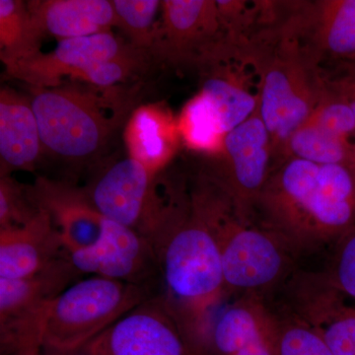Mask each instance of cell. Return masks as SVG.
<instances>
[{
	"instance_id": "cell-1",
	"label": "cell",
	"mask_w": 355,
	"mask_h": 355,
	"mask_svg": "<svg viewBox=\"0 0 355 355\" xmlns=\"http://www.w3.org/2000/svg\"><path fill=\"white\" fill-rule=\"evenodd\" d=\"M254 218L296 254L336 244L355 229V165L286 159L270 173Z\"/></svg>"
},
{
	"instance_id": "cell-2",
	"label": "cell",
	"mask_w": 355,
	"mask_h": 355,
	"mask_svg": "<svg viewBox=\"0 0 355 355\" xmlns=\"http://www.w3.org/2000/svg\"><path fill=\"white\" fill-rule=\"evenodd\" d=\"M163 293L198 354L209 355L217 307L226 297L218 245L187 193L153 245Z\"/></svg>"
},
{
	"instance_id": "cell-3",
	"label": "cell",
	"mask_w": 355,
	"mask_h": 355,
	"mask_svg": "<svg viewBox=\"0 0 355 355\" xmlns=\"http://www.w3.org/2000/svg\"><path fill=\"white\" fill-rule=\"evenodd\" d=\"M242 51L259 77V113L270 133L273 170L286 160L287 142L321 101L327 76L277 21L250 35Z\"/></svg>"
},
{
	"instance_id": "cell-4",
	"label": "cell",
	"mask_w": 355,
	"mask_h": 355,
	"mask_svg": "<svg viewBox=\"0 0 355 355\" xmlns=\"http://www.w3.org/2000/svg\"><path fill=\"white\" fill-rule=\"evenodd\" d=\"M198 214L219 248L226 296L265 297L293 272L294 253L279 235L238 212L232 198L207 173L190 191Z\"/></svg>"
},
{
	"instance_id": "cell-5",
	"label": "cell",
	"mask_w": 355,
	"mask_h": 355,
	"mask_svg": "<svg viewBox=\"0 0 355 355\" xmlns=\"http://www.w3.org/2000/svg\"><path fill=\"white\" fill-rule=\"evenodd\" d=\"M32 91L43 148L73 165L97 157L133 111L132 96L116 86L71 83Z\"/></svg>"
},
{
	"instance_id": "cell-6",
	"label": "cell",
	"mask_w": 355,
	"mask_h": 355,
	"mask_svg": "<svg viewBox=\"0 0 355 355\" xmlns=\"http://www.w3.org/2000/svg\"><path fill=\"white\" fill-rule=\"evenodd\" d=\"M149 287L101 277L71 284L49 308L43 347L72 352L149 299Z\"/></svg>"
},
{
	"instance_id": "cell-7",
	"label": "cell",
	"mask_w": 355,
	"mask_h": 355,
	"mask_svg": "<svg viewBox=\"0 0 355 355\" xmlns=\"http://www.w3.org/2000/svg\"><path fill=\"white\" fill-rule=\"evenodd\" d=\"M159 175L128 157L109 166L83 191L103 216L135 231L153 247L184 189L167 184L160 193Z\"/></svg>"
},
{
	"instance_id": "cell-8",
	"label": "cell",
	"mask_w": 355,
	"mask_h": 355,
	"mask_svg": "<svg viewBox=\"0 0 355 355\" xmlns=\"http://www.w3.org/2000/svg\"><path fill=\"white\" fill-rule=\"evenodd\" d=\"M80 275L69 257L21 279H0V347L11 355L26 345L43 343L44 320L55 298Z\"/></svg>"
},
{
	"instance_id": "cell-9",
	"label": "cell",
	"mask_w": 355,
	"mask_h": 355,
	"mask_svg": "<svg viewBox=\"0 0 355 355\" xmlns=\"http://www.w3.org/2000/svg\"><path fill=\"white\" fill-rule=\"evenodd\" d=\"M210 160L205 173L232 198L242 216L256 220L257 203L272 171L270 133L259 108L226 135L220 155Z\"/></svg>"
},
{
	"instance_id": "cell-10",
	"label": "cell",
	"mask_w": 355,
	"mask_h": 355,
	"mask_svg": "<svg viewBox=\"0 0 355 355\" xmlns=\"http://www.w3.org/2000/svg\"><path fill=\"white\" fill-rule=\"evenodd\" d=\"M277 21L320 65L355 60V0L279 1Z\"/></svg>"
},
{
	"instance_id": "cell-11",
	"label": "cell",
	"mask_w": 355,
	"mask_h": 355,
	"mask_svg": "<svg viewBox=\"0 0 355 355\" xmlns=\"http://www.w3.org/2000/svg\"><path fill=\"white\" fill-rule=\"evenodd\" d=\"M161 10L153 60L200 67L227 40L214 0H165Z\"/></svg>"
},
{
	"instance_id": "cell-12",
	"label": "cell",
	"mask_w": 355,
	"mask_h": 355,
	"mask_svg": "<svg viewBox=\"0 0 355 355\" xmlns=\"http://www.w3.org/2000/svg\"><path fill=\"white\" fill-rule=\"evenodd\" d=\"M87 345L95 355H200L159 296L147 299Z\"/></svg>"
},
{
	"instance_id": "cell-13",
	"label": "cell",
	"mask_w": 355,
	"mask_h": 355,
	"mask_svg": "<svg viewBox=\"0 0 355 355\" xmlns=\"http://www.w3.org/2000/svg\"><path fill=\"white\" fill-rule=\"evenodd\" d=\"M135 50L139 49L121 41L112 32L62 40L53 51H41L34 57L9 65L6 72L32 88L58 87L64 85L65 78L74 80L91 65L123 57Z\"/></svg>"
},
{
	"instance_id": "cell-14",
	"label": "cell",
	"mask_w": 355,
	"mask_h": 355,
	"mask_svg": "<svg viewBox=\"0 0 355 355\" xmlns=\"http://www.w3.org/2000/svg\"><path fill=\"white\" fill-rule=\"evenodd\" d=\"M292 314L309 324L335 355H355V305L317 273L289 279Z\"/></svg>"
},
{
	"instance_id": "cell-15",
	"label": "cell",
	"mask_w": 355,
	"mask_h": 355,
	"mask_svg": "<svg viewBox=\"0 0 355 355\" xmlns=\"http://www.w3.org/2000/svg\"><path fill=\"white\" fill-rule=\"evenodd\" d=\"M279 316L265 298L245 294L216 317L209 355H279Z\"/></svg>"
},
{
	"instance_id": "cell-16",
	"label": "cell",
	"mask_w": 355,
	"mask_h": 355,
	"mask_svg": "<svg viewBox=\"0 0 355 355\" xmlns=\"http://www.w3.org/2000/svg\"><path fill=\"white\" fill-rule=\"evenodd\" d=\"M29 191L33 202L51 216L67 257L90 251L102 242L107 218L93 207L83 189L40 178Z\"/></svg>"
},
{
	"instance_id": "cell-17",
	"label": "cell",
	"mask_w": 355,
	"mask_h": 355,
	"mask_svg": "<svg viewBox=\"0 0 355 355\" xmlns=\"http://www.w3.org/2000/svg\"><path fill=\"white\" fill-rule=\"evenodd\" d=\"M79 273L147 286L157 272L153 245L121 224L107 219L106 232L95 249L69 256Z\"/></svg>"
},
{
	"instance_id": "cell-18",
	"label": "cell",
	"mask_w": 355,
	"mask_h": 355,
	"mask_svg": "<svg viewBox=\"0 0 355 355\" xmlns=\"http://www.w3.org/2000/svg\"><path fill=\"white\" fill-rule=\"evenodd\" d=\"M237 50H226L210 58L200 70L202 73L200 93L209 104L219 130L227 135L247 121L259 106V94L250 91L249 76L245 73Z\"/></svg>"
},
{
	"instance_id": "cell-19",
	"label": "cell",
	"mask_w": 355,
	"mask_h": 355,
	"mask_svg": "<svg viewBox=\"0 0 355 355\" xmlns=\"http://www.w3.org/2000/svg\"><path fill=\"white\" fill-rule=\"evenodd\" d=\"M57 227L46 210L21 227L0 229V279H21L41 272L65 256Z\"/></svg>"
},
{
	"instance_id": "cell-20",
	"label": "cell",
	"mask_w": 355,
	"mask_h": 355,
	"mask_svg": "<svg viewBox=\"0 0 355 355\" xmlns=\"http://www.w3.org/2000/svg\"><path fill=\"white\" fill-rule=\"evenodd\" d=\"M128 157L151 174H161L171 162L181 142L177 119L162 104H147L135 109L123 132Z\"/></svg>"
},
{
	"instance_id": "cell-21",
	"label": "cell",
	"mask_w": 355,
	"mask_h": 355,
	"mask_svg": "<svg viewBox=\"0 0 355 355\" xmlns=\"http://www.w3.org/2000/svg\"><path fill=\"white\" fill-rule=\"evenodd\" d=\"M44 150L38 121L29 98L9 87L0 91L1 176L32 171Z\"/></svg>"
},
{
	"instance_id": "cell-22",
	"label": "cell",
	"mask_w": 355,
	"mask_h": 355,
	"mask_svg": "<svg viewBox=\"0 0 355 355\" xmlns=\"http://www.w3.org/2000/svg\"><path fill=\"white\" fill-rule=\"evenodd\" d=\"M27 3L44 37L60 41L111 33L116 27L113 2L108 0H33Z\"/></svg>"
},
{
	"instance_id": "cell-23",
	"label": "cell",
	"mask_w": 355,
	"mask_h": 355,
	"mask_svg": "<svg viewBox=\"0 0 355 355\" xmlns=\"http://www.w3.org/2000/svg\"><path fill=\"white\" fill-rule=\"evenodd\" d=\"M44 38L27 2L0 0V58L6 67L41 53Z\"/></svg>"
},
{
	"instance_id": "cell-24",
	"label": "cell",
	"mask_w": 355,
	"mask_h": 355,
	"mask_svg": "<svg viewBox=\"0 0 355 355\" xmlns=\"http://www.w3.org/2000/svg\"><path fill=\"white\" fill-rule=\"evenodd\" d=\"M291 157L318 165H355V142L307 121L287 142L286 159Z\"/></svg>"
},
{
	"instance_id": "cell-25",
	"label": "cell",
	"mask_w": 355,
	"mask_h": 355,
	"mask_svg": "<svg viewBox=\"0 0 355 355\" xmlns=\"http://www.w3.org/2000/svg\"><path fill=\"white\" fill-rule=\"evenodd\" d=\"M181 141L195 153L210 158L223 150L226 135L221 132L209 104L200 92L188 101L177 119Z\"/></svg>"
},
{
	"instance_id": "cell-26",
	"label": "cell",
	"mask_w": 355,
	"mask_h": 355,
	"mask_svg": "<svg viewBox=\"0 0 355 355\" xmlns=\"http://www.w3.org/2000/svg\"><path fill=\"white\" fill-rule=\"evenodd\" d=\"M116 27L123 30L135 49L148 51L157 34L156 23L162 1L158 0H114Z\"/></svg>"
},
{
	"instance_id": "cell-27",
	"label": "cell",
	"mask_w": 355,
	"mask_h": 355,
	"mask_svg": "<svg viewBox=\"0 0 355 355\" xmlns=\"http://www.w3.org/2000/svg\"><path fill=\"white\" fill-rule=\"evenodd\" d=\"M307 121L333 135L355 142L354 112L329 76H327L323 97Z\"/></svg>"
},
{
	"instance_id": "cell-28",
	"label": "cell",
	"mask_w": 355,
	"mask_h": 355,
	"mask_svg": "<svg viewBox=\"0 0 355 355\" xmlns=\"http://www.w3.org/2000/svg\"><path fill=\"white\" fill-rule=\"evenodd\" d=\"M29 187L20 184L10 175L0 176V229L21 227L38 214Z\"/></svg>"
},
{
	"instance_id": "cell-29",
	"label": "cell",
	"mask_w": 355,
	"mask_h": 355,
	"mask_svg": "<svg viewBox=\"0 0 355 355\" xmlns=\"http://www.w3.org/2000/svg\"><path fill=\"white\" fill-rule=\"evenodd\" d=\"M279 355H335L316 331L289 313L279 316Z\"/></svg>"
},
{
	"instance_id": "cell-30",
	"label": "cell",
	"mask_w": 355,
	"mask_h": 355,
	"mask_svg": "<svg viewBox=\"0 0 355 355\" xmlns=\"http://www.w3.org/2000/svg\"><path fill=\"white\" fill-rule=\"evenodd\" d=\"M322 275L336 291L355 301V229L336 243L330 266Z\"/></svg>"
},
{
	"instance_id": "cell-31",
	"label": "cell",
	"mask_w": 355,
	"mask_h": 355,
	"mask_svg": "<svg viewBox=\"0 0 355 355\" xmlns=\"http://www.w3.org/2000/svg\"><path fill=\"white\" fill-rule=\"evenodd\" d=\"M335 76H329L331 83L340 90L343 97L349 102L350 108L354 112L355 119V79L350 70L345 64L338 65Z\"/></svg>"
},
{
	"instance_id": "cell-32",
	"label": "cell",
	"mask_w": 355,
	"mask_h": 355,
	"mask_svg": "<svg viewBox=\"0 0 355 355\" xmlns=\"http://www.w3.org/2000/svg\"><path fill=\"white\" fill-rule=\"evenodd\" d=\"M42 349H43L42 343H32V345H26L11 355H41Z\"/></svg>"
},
{
	"instance_id": "cell-33",
	"label": "cell",
	"mask_w": 355,
	"mask_h": 355,
	"mask_svg": "<svg viewBox=\"0 0 355 355\" xmlns=\"http://www.w3.org/2000/svg\"><path fill=\"white\" fill-rule=\"evenodd\" d=\"M70 352H62V350L51 349V347H43L41 355H69Z\"/></svg>"
},
{
	"instance_id": "cell-34",
	"label": "cell",
	"mask_w": 355,
	"mask_h": 355,
	"mask_svg": "<svg viewBox=\"0 0 355 355\" xmlns=\"http://www.w3.org/2000/svg\"><path fill=\"white\" fill-rule=\"evenodd\" d=\"M69 355H95L94 352L91 350L88 345H83V347H79L78 349L74 350V352H70Z\"/></svg>"
},
{
	"instance_id": "cell-35",
	"label": "cell",
	"mask_w": 355,
	"mask_h": 355,
	"mask_svg": "<svg viewBox=\"0 0 355 355\" xmlns=\"http://www.w3.org/2000/svg\"><path fill=\"white\" fill-rule=\"evenodd\" d=\"M345 65V67H347L350 70V72H352V76H354L355 79V67L354 64H350V62H345V64H343Z\"/></svg>"
},
{
	"instance_id": "cell-36",
	"label": "cell",
	"mask_w": 355,
	"mask_h": 355,
	"mask_svg": "<svg viewBox=\"0 0 355 355\" xmlns=\"http://www.w3.org/2000/svg\"><path fill=\"white\" fill-rule=\"evenodd\" d=\"M350 62V64H354V67H355V60H352V62Z\"/></svg>"
}]
</instances>
